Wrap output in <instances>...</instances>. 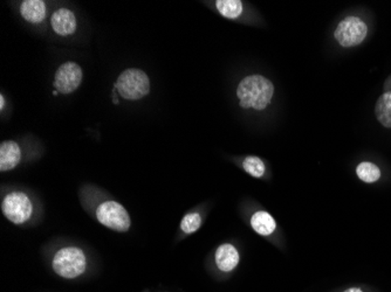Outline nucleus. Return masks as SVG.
I'll return each instance as SVG.
<instances>
[{
    "label": "nucleus",
    "instance_id": "obj_18",
    "mask_svg": "<svg viewBox=\"0 0 391 292\" xmlns=\"http://www.w3.org/2000/svg\"><path fill=\"white\" fill-rule=\"evenodd\" d=\"M342 292H366V290L361 286H350L348 289L343 290Z\"/></svg>",
    "mask_w": 391,
    "mask_h": 292
},
{
    "label": "nucleus",
    "instance_id": "obj_8",
    "mask_svg": "<svg viewBox=\"0 0 391 292\" xmlns=\"http://www.w3.org/2000/svg\"><path fill=\"white\" fill-rule=\"evenodd\" d=\"M51 25L56 34L68 36L77 29V18L68 8H59L52 14Z\"/></svg>",
    "mask_w": 391,
    "mask_h": 292
},
{
    "label": "nucleus",
    "instance_id": "obj_4",
    "mask_svg": "<svg viewBox=\"0 0 391 292\" xmlns=\"http://www.w3.org/2000/svg\"><path fill=\"white\" fill-rule=\"evenodd\" d=\"M96 219L103 226L119 233H126L132 226L127 209L119 202L113 200L102 202L98 206L96 209Z\"/></svg>",
    "mask_w": 391,
    "mask_h": 292
},
{
    "label": "nucleus",
    "instance_id": "obj_1",
    "mask_svg": "<svg viewBox=\"0 0 391 292\" xmlns=\"http://www.w3.org/2000/svg\"><path fill=\"white\" fill-rule=\"evenodd\" d=\"M273 94L274 86L269 79L262 75L245 77L238 84L237 96L241 108H253L259 112L264 110L271 103Z\"/></svg>",
    "mask_w": 391,
    "mask_h": 292
},
{
    "label": "nucleus",
    "instance_id": "obj_19",
    "mask_svg": "<svg viewBox=\"0 0 391 292\" xmlns=\"http://www.w3.org/2000/svg\"><path fill=\"white\" fill-rule=\"evenodd\" d=\"M385 93H391V75L385 81Z\"/></svg>",
    "mask_w": 391,
    "mask_h": 292
},
{
    "label": "nucleus",
    "instance_id": "obj_11",
    "mask_svg": "<svg viewBox=\"0 0 391 292\" xmlns=\"http://www.w3.org/2000/svg\"><path fill=\"white\" fill-rule=\"evenodd\" d=\"M20 13L31 24H40L45 20L46 4L41 0H26L20 5Z\"/></svg>",
    "mask_w": 391,
    "mask_h": 292
},
{
    "label": "nucleus",
    "instance_id": "obj_7",
    "mask_svg": "<svg viewBox=\"0 0 391 292\" xmlns=\"http://www.w3.org/2000/svg\"><path fill=\"white\" fill-rule=\"evenodd\" d=\"M84 73L81 67L77 63L65 62L56 70V77H54V88L60 94H72L80 87L82 84Z\"/></svg>",
    "mask_w": 391,
    "mask_h": 292
},
{
    "label": "nucleus",
    "instance_id": "obj_5",
    "mask_svg": "<svg viewBox=\"0 0 391 292\" xmlns=\"http://www.w3.org/2000/svg\"><path fill=\"white\" fill-rule=\"evenodd\" d=\"M5 218L14 225H23L32 216L33 205L24 192H11L1 202Z\"/></svg>",
    "mask_w": 391,
    "mask_h": 292
},
{
    "label": "nucleus",
    "instance_id": "obj_16",
    "mask_svg": "<svg viewBox=\"0 0 391 292\" xmlns=\"http://www.w3.org/2000/svg\"><path fill=\"white\" fill-rule=\"evenodd\" d=\"M245 172L255 178H262L265 174V164L258 157H248L243 161Z\"/></svg>",
    "mask_w": 391,
    "mask_h": 292
},
{
    "label": "nucleus",
    "instance_id": "obj_14",
    "mask_svg": "<svg viewBox=\"0 0 391 292\" xmlns=\"http://www.w3.org/2000/svg\"><path fill=\"white\" fill-rule=\"evenodd\" d=\"M357 174L359 179L366 184H374L376 181L380 180L382 175L380 167L371 161L359 164L357 167Z\"/></svg>",
    "mask_w": 391,
    "mask_h": 292
},
{
    "label": "nucleus",
    "instance_id": "obj_3",
    "mask_svg": "<svg viewBox=\"0 0 391 292\" xmlns=\"http://www.w3.org/2000/svg\"><path fill=\"white\" fill-rule=\"evenodd\" d=\"M115 88L124 100L139 101L150 93V80L143 70L129 68L120 75Z\"/></svg>",
    "mask_w": 391,
    "mask_h": 292
},
{
    "label": "nucleus",
    "instance_id": "obj_17",
    "mask_svg": "<svg viewBox=\"0 0 391 292\" xmlns=\"http://www.w3.org/2000/svg\"><path fill=\"white\" fill-rule=\"evenodd\" d=\"M202 226V216L198 213H189L182 219L181 230L186 234H193Z\"/></svg>",
    "mask_w": 391,
    "mask_h": 292
},
{
    "label": "nucleus",
    "instance_id": "obj_6",
    "mask_svg": "<svg viewBox=\"0 0 391 292\" xmlns=\"http://www.w3.org/2000/svg\"><path fill=\"white\" fill-rule=\"evenodd\" d=\"M368 34V27L364 20L357 17H347L336 27V41L342 47H355L364 41Z\"/></svg>",
    "mask_w": 391,
    "mask_h": 292
},
{
    "label": "nucleus",
    "instance_id": "obj_2",
    "mask_svg": "<svg viewBox=\"0 0 391 292\" xmlns=\"http://www.w3.org/2000/svg\"><path fill=\"white\" fill-rule=\"evenodd\" d=\"M52 265L56 275L63 279H73L86 272L87 258L80 248L65 247L56 251Z\"/></svg>",
    "mask_w": 391,
    "mask_h": 292
},
{
    "label": "nucleus",
    "instance_id": "obj_20",
    "mask_svg": "<svg viewBox=\"0 0 391 292\" xmlns=\"http://www.w3.org/2000/svg\"><path fill=\"white\" fill-rule=\"evenodd\" d=\"M4 107H5V100H4V96L1 95V96H0V109L3 110Z\"/></svg>",
    "mask_w": 391,
    "mask_h": 292
},
{
    "label": "nucleus",
    "instance_id": "obj_10",
    "mask_svg": "<svg viewBox=\"0 0 391 292\" xmlns=\"http://www.w3.org/2000/svg\"><path fill=\"white\" fill-rule=\"evenodd\" d=\"M21 150L20 146L15 142L7 140L3 142L0 145V171L7 172L13 170L20 163Z\"/></svg>",
    "mask_w": 391,
    "mask_h": 292
},
{
    "label": "nucleus",
    "instance_id": "obj_15",
    "mask_svg": "<svg viewBox=\"0 0 391 292\" xmlns=\"http://www.w3.org/2000/svg\"><path fill=\"white\" fill-rule=\"evenodd\" d=\"M216 6L219 13L229 19H236L243 13V3L239 0H218Z\"/></svg>",
    "mask_w": 391,
    "mask_h": 292
},
{
    "label": "nucleus",
    "instance_id": "obj_12",
    "mask_svg": "<svg viewBox=\"0 0 391 292\" xmlns=\"http://www.w3.org/2000/svg\"><path fill=\"white\" fill-rule=\"evenodd\" d=\"M251 226L255 233L262 237H269L276 230V220L266 211H258L252 215Z\"/></svg>",
    "mask_w": 391,
    "mask_h": 292
},
{
    "label": "nucleus",
    "instance_id": "obj_13",
    "mask_svg": "<svg viewBox=\"0 0 391 292\" xmlns=\"http://www.w3.org/2000/svg\"><path fill=\"white\" fill-rule=\"evenodd\" d=\"M375 114L378 122L391 129V93H385L375 105Z\"/></svg>",
    "mask_w": 391,
    "mask_h": 292
},
{
    "label": "nucleus",
    "instance_id": "obj_9",
    "mask_svg": "<svg viewBox=\"0 0 391 292\" xmlns=\"http://www.w3.org/2000/svg\"><path fill=\"white\" fill-rule=\"evenodd\" d=\"M214 261L220 272L227 274L237 268L241 261V256L233 244H225L217 248Z\"/></svg>",
    "mask_w": 391,
    "mask_h": 292
}]
</instances>
